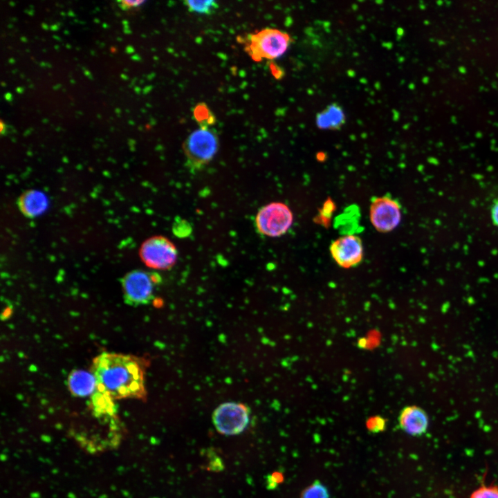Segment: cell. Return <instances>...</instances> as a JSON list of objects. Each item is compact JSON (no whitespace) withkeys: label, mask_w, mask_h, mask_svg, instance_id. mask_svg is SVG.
<instances>
[{"label":"cell","mask_w":498,"mask_h":498,"mask_svg":"<svg viewBox=\"0 0 498 498\" xmlns=\"http://www.w3.org/2000/svg\"><path fill=\"white\" fill-rule=\"evenodd\" d=\"M149 363L142 357L104 352L93 361L98 391L113 400L137 398L145 400V373Z\"/></svg>","instance_id":"cell-1"},{"label":"cell","mask_w":498,"mask_h":498,"mask_svg":"<svg viewBox=\"0 0 498 498\" xmlns=\"http://www.w3.org/2000/svg\"><path fill=\"white\" fill-rule=\"evenodd\" d=\"M219 148L216 133L201 128L191 133L183 144L187 165L192 171L203 169L214 158Z\"/></svg>","instance_id":"cell-2"},{"label":"cell","mask_w":498,"mask_h":498,"mask_svg":"<svg viewBox=\"0 0 498 498\" xmlns=\"http://www.w3.org/2000/svg\"><path fill=\"white\" fill-rule=\"evenodd\" d=\"M160 282V276L156 273L140 270L129 272L122 279L125 303L132 306L149 304Z\"/></svg>","instance_id":"cell-3"},{"label":"cell","mask_w":498,"mask_h":498,"mask_svg":"<svg viewBox=\"0 0 498 498\" xmlns=\"http://www.w3.org/2000/svg\"><path fill=\"white\" fill-rule=\"evenodd\" d=\"M290 40L289 35L285 32L266 28L250 36L249 44L246 49L255 62L263 59H273L286 52Z\"/></svg>","instance_id":"cell-4"},{"label":"cell","mask_w":498,"mask_h":498,"mask_svg":"<svg viewBox=\"0 0 498 498\" xmlns=\"http://www.w3.org/2000/svg\"><path fill=\"white\" fill-rule=\"evenodd\" d=\"M293 221L292 211L281 202H273L262 207L255 219L258 231L270 237L284 234L292 225Z\"/></svg>","instance_id":"cell-5"},{"label":"cell","mask_w":498,"mask_h":498,"mask_svg":"<svg viewBox=\"0 0 498 498\" xmlns=\"http://www.w3.org/2000/svg\"><path fill=\"white\" fill-rule=\"evenodd\" d=\"M250 409L243 403L228 402L219 405L212 414L216 430L226 436L237 435L247 427Z\"/></svg>","instance_id":"cell-6"},{"label":"cell","mask_w":498,"mask_h":498,"mask_svg":"<svg viewBox=\"0 0 498 498\" xmlns=\"http://www.w3.org/2000/svg\"><path fill=\"white\" fill-rule=\"evenodd\" d=\"M401 217V205L398 200L389 195L371 200L369 219L377 231L386 233L394 230L400 224Z\"/></svg>","instance_id":"cell-7"},{"label":"cell","mask_w":498,"mask_h":498,"mask_svg":"<svg viewBox=\"0 0 498 498\" xmlns=\"http://www.w3.org/2000/svg\"><path fill=\"white\" fill-rule=\"evenodd\" d=\"M140 254L147 266L161 270L173 266L178 255L174 245L163 237H152L145 241Z\"/></svg>","instance_id":"cell-8"},{"label":"cell","mask_w":498,"mask_h":498,"mask_svg":"<svg viewBox=\"0 0 498 498\" xmlns=\"http://www.w3.org/2000/svg\"><path fill=\"white\" fill-rule=\"evenodd\" d=\"M329 251L333 259L343 268L358 266L364 255L362 241L356 234H347L333 240Z\"/></svg>","instance_id":"cell-9"},{"label":"cell","mask_w":498,"mask_h":498,"mask_svg":"<svg viewBox=\"0 0 498 498\" xmlns=\"http://www.w3.org/2000/svg\"><path fill=\"white\" fill-rule=\"evenodd\" d=\"M400 427L411 436H421L425 433L429 418L423 409L416 405L406 406L398 416Z\"/></svg>","instance_id":"cell-10"},{"label":"cell","mask_w":498,"mask_h":498,"mask_svg":"<svg viewBox=\"0 0 498 498\" xmlns=\"http://www.w3.org/2000/svg\"><path fill=\"white\" fill-rule=\"evenodd\" d=\"M67 385L71 393L77 397L92 396L97 388L93 373L84 370L71 371L68 377Z\"/></svg>","instance_id":"cell-11"},{"label":"cell","mask_w":498,"mask_h":498,"mask_svg":"<svg viewBox=\"0 0 498 498\" xmlns=\"http://www.w3.org/2000/svg\"><path fill=\"white\" fill-rule=\"evenodd\" d=\"M47 204L46 196L36 190H29L24 193L18 201L20 210L28 217L41 214L46 209Z\"/></svg>","instance_id":"cell-12"},{"label":"cell","mask_w":498,"mask_h":498,"mask_svg":"<svg viewBox=\"0 0 498 498\" xmlns=\"http://www.w3.org/2000/svg\"><path fill=\"white\" fill-rule=\"evenodd\" d=\"M344 121L342 110L338 105L332 104L317 116L318 127L322 129H338Z\"/></svg>","instance_id":"cell-13"},{"label":"cell","mask_w":498,"mask_h":498,"mask_svg":"<svg viewBox=\"0 0 498 498\" xmlns=\"http://www.w3.org/2000/svg\"><path fill=\"white\" fill-rule=\"evenodd\" d=\"M91 403L93 411L97 414H111L115 411L113 399L98 390L91 396Z\"/></svg>","instance_id":"cell-14"},{"label":"cell","mask_w":498,"mask_h":498,"mask_svg":"<svg viewBox=\"0 0 498 498\" xmlns=\"http://www.w3.org/2000/svg\"><path fill=\"white\" fill-rule=\"evenodd\" d=\"M194 118L201 128H208L215 122V117L205 103H199L194 107Z\"/></svg>","instance_id":"cell-15"},{"label":"cell","mask_w":498,"mask_h":498,"mask_svg":"<svg viewBox=\"0 0 498 498\" xmlns=\"http://www.w3.org/2000/svg\"><path fill=\"white\" fill-rule=\"evenodd\" d=\"M184 3L190 11L205 15H211L215 12L219 7L216 2L212 0L185 1Z\"/></svg>","instance_id":"cell-16"},{"label":"cell","mask_w":498,"mask_h":498,"mask_svg":"<svg viewBox=\"0 0 498 498\" xmlns=\"http://www.w3.org/2000/svg\"><path fill=\"white\" fill-rule=\"evenodd\" d=\"M299 498H330L327 488L319 480H315L301 493Z\"/></svg>","instance_id":"cell-17"},{"label":"cell","mask_w":498,"mask_h":498,"mask_svg":"<svg viewBox=\"0 0 498 498\" xmlns=\"http://www.w3.org/2000/svg\"><path fill=\"white\" fill-rule=\"evenodd\" d=\"M386 425V419L379 415L370 416L366 421V427L371 434H377L385 431Z\"/></svg>","instance_id":"cell-18"},{"label":"cell","mask_w":498,"mask_h":498,"mask_svg":"<svg viewBox=\"0 0 498 498\" xmlns=\"http://www.w3.org/2000/svg\"><path fill=\"white\" fill-rule=\"evenodd\" d=\"M470 498H498V486L482 485L472 493Z\"/></svg>","instance_id":"cell-19"},{"label":"cell","mask_w":498,"mask_h":498,"mask_svg":"<svg viewBox=\"0 0 498 498\" xmlns=\"http://www.w3.org/2000/svg\"><path fill=\"white\" fill-rule=\"evenodd\" d=\"M172 231L178 237H186L192 232V228L188 221L177 219L173 224Z\"/></svg>","instance_id":"cell-20"},{"label":"cell","mask_w":498,"mask_h":498,"mask_svg":"<svg viewBox=\"0 0 498 498\" xmlns=\"http://www.w3.org/2000/svg\"><path fill=\"white\" fill-rule=\"evenodd\" d=\"M283 480V476L279 472H274L268 477V487L270 489L275 488Z\"/></svg>","instance_id":"cell-21"},{"label":"cell","mask_w":498,"mask_h":498,"mask_svg":"<svg viewBox=\"0 0 498 498\" xmlns=\"http://www.w3.org/2000/svg\"><path fill=\"white\" fill-rule=\"evenodd\" d=\"M490 212L492 221L495 226L498 227V198L494 201Z\"/></svg>","instance_id":"cell-22"},{"label":"cell","mask_w":498,"mask_h":498,"mask_svg":"<svg viewBox=\"0 0 498 498\" xmlns=\"http://www.w3.org/2000/svg\"><path fill=\"white\" fill-rule=\"evenodd\" d=\"M123 3L130 7H138L141 4L144 3L145 1H122Z\"/></svg>","instance_id":"cell-23"},{"label":"cell","mask_w":498,"mask_h":498,"mask_svg":"<svg viewBox=\"0 0 498 498\" xmlns=\"http://www.w3.org/2000/svg\"><path fill=\"white\" fill-rule=\"evenodd\" d=\"M125 51H126L127 53L130 54V53H132L134 51V50H133V48H132V46H128L126 47Z\"/></svg>","instance_id":"cell-24"},{"label":"cell","mask_w":498,"mask_h":498,"mask_svg":"<svg viewBox=\"0 0 498 498\" xmlns=\"http://www.w3.org/2000/svg\"><path fill=\"white\" fill-rule=\"evenodd\" d=\"M5 98L8 101L12 100V94L10 93H6L4 95Z\"/></svg>","instance_id":"cell-25"},{"label":"cell","mask_w":498,"mask_h":498,"mask_svg":"<svg viewBox=\"0 0 498 498\" xmlns=\"http://www.w3.org/2000/svg\"><path fill=\"white\" fill-rule=\"evenodd\" d=\"M120 7L124 10L129 9V7L128 6H127L126 4L123 3L122 1L121 3V4L120 5Z\"/></svg>","instance_id":"cell-26"},{"label":"cell","mask_w":498,"mask_h":498,"mask_svg":"<svg viewBox=\"0 0 498 498\" xmlns=\"http://www.w3.org/2000/svg\"><path fill=\"white\" fill-rule=\"evenodd\" d=\"M59 27L57 26V24H53L50 26V29L51 30H58Z\"/></svg>","instance_id":"cell-27"},{"label":"cell","mask_w":498,"mask_h":498,"mask_svg":"<svg viewBox=\"0 0 498 498\" xmlns=\"http://www.w3.org/2000/svg\"><path fill=\"white\" fill-rule=\"evenodd\" d=\"M84 74H85L86 76H87V77H89L90 79H92L91 75V73H90L89 71H84Z\"/></svg>","instance_id":"cell-28"},{"label":"cell","mask_w":498,"mask_h":498,"mask_svg":"<svg viewBox=\"0 0 498 498\" xmlns=\"http://www.w3.org/2000/svg\"><path fill=\"white\" fill-rule=\"evenodd\" d=\"M42 28H43L44 29H45V30L48 29V26L47 24H45V23H42Z\"/></svg>","instance_id":"cell-29"},{"label":"cell","mask_w":498,"mask_h":498,"mask_svg":"<svg viewBox=\"0 0 498 498\" xmlns=\"http://www.w3.org/2000/svg\"><path fill=\"white\" fill-rule=\"evenodd\" d=\"M120 77H121V78H122L123 80H127V79H128L127 76L126 75H124V74H121V75H120Z\"/></svg>","instance_id":"cell-30"},{"label":"cell","mask_w":498,"mask_h":498,"mask_svg":"<svg viewBox=\"0 0 498 498\" xmlns=\"http://www.w3.org/2000/svg\"><path fill=\"white\" fill-rule=\"evenodd\" d=\"M16 91H17L18 93H21L23 92L22 88H20V87H18V88L16 89Z\"/></svg>","instance_id":"cell-31"},{"label":"cell","mask_w":498,"mask_h":498,"mask_svg":"<svg viewBox=\"0 0 498 498\" xmlns=\"http://www.w3.org/2000/svg\"><path fill=\"white\" fill-rule=\"evenodd\" d=\"M68 15L69 16L75 17L74 12H73V11H71V10H70V11L68 12Z\"/></svg>","instance_id":"cell-32"},{"label":"cell","mask_w":498,"mask_h":498,"mask_svg":"<svg viewBox=\"0 0 498 498\" xmlns=\"http://www.w3.org/2000/svg\"><path fill=\"white\" fill-rule=\"evenodd\" d=\"M122 23L124 25V26H128V21L127 20H123Z\"/></svg>","instance_id":"cell-33"},{"label":"cell","mask_w":498,"mask_h":498,"mask_svg":"<svg viewBox=\"0 0 498 498\" xmlns=\"http://www.w3.org/2000/svg\"><path fill=\"white\" fill-rule=\"evenodd\" d=\"M124 32L125 33H127V34H130V33H131V30H130L129 28H128V29H124Z\"/></svg>","instance_id":"cell-34"},{"label":"cell","mask_w":498,"mask_h":498,"mask_svg":"<svg viewBox=\"0 0 498 498\" xmlns=\"http://www.w3.org/2000/svg\"><path fill=\"white\" fill-rule=\"evenodd\" d=\"M53 37L55 38V39H56L58 40V41H60V40H61L60 37H58V36H57V35H53Z\"/></svg>","instance_id":"cell-35"},{"label":"cell","mask_w":498,"mask_h":498,"mask_svg":"<svg viewBox=\"0 0 498 498\" xmlns=\"http://www.w3.org/2000/svg\"><path fill=\"white\" fill-rule=\"evenodd\" d=\"M9 62L13 64L15 62L14 59H12V58L10 59Z\"/></svg>","instance_id":"cell-36"},{"label":"cell","mask_w":498,"mask_h":498,"mask_svg":"<svg viewBox=\"0 0 498 498\" xmlns=\"http://www.w3.org/2000/svg\"><path fill=\"white\" fill-rule=\"evenodd\" d=\"M102 26H103L104 28H107L108 26H107V24H102Z\"/></svg>","instance_id":"cell-37"},{"label":"cell","mask_w":498,"mask_h":498,"mask_svg":"<svg viewBox=\"0 0 498 498\" xmlns=\"http://www.w3.org/2000/svg\"><path fill=\"white\" fill-rule=\"evenodd\" d=\"M21 41H24V42L27 41V39L25 37H21Z\"/></svg>","instance_id":"cell-38"},{"label":"cell","mask_w":498,"mask_h":498,"mask_svg":"<svg viewBox=\"0 0 498 498\" xmlns=\"http://www.w3.org/2000/svg\"><path fill=\"white\" fill-rule=\"evenodd\" d=\"M94 21H96V23H99V22H100V20L98 19H94Z\"/></svg>","instance_id":"cell-39"},{"label":"cell","mask_w":498,"mask_h":498,"mask_svg":"<svg viewBox=\"0 0 498 498\" xmlns=\"http://www.w3.org/2000/svg\"><path fill=\"white\" fill-rule=\"evenodd\" d=\"M116 112H117V113H120V109H116Z\"/></svg>","instance_id":"cell-40"},{"label":"cell","mask_w":498,"mask_h":498,"mask_svg":"<svg viewBox=\"0 0 498 498\" xmlns=\"http://www.w3.org/2000/svg\"><path fill=\"white\" fill-rule=\"evenodd\" d=\"M64 34H67V35L68 34V30H64Z\"/></svg>","instance_id":"cell-41"},{"label":"cell","mask_w":498,"mask_h":498,"mask_svg":"<svg viewBox=\"0 0 498 498\" xmlns=\"http://www.w3.org/2000/svg\"><path fill=\"white\" fill-rule=\"evenodd\" d=\"M10 4L12 5V6L15 5V3L13 2H10Z\"/></svg>","instance_id":"cell-42"},{"label":"cell","mask_w":498,"mask_h":498,"mask_svg":"<svg viewBox=\"0 0 498 498\" xmlns=\"http://www.w3.org/2000/svg\"><path fill=\"white\" fill-rule=\"evenodd\" d=\"M55 48L58 49V46H55Z\"/></svg>","instance_id":"cell-43"},{"label":"cell","mask_w":498,"mask_h":498,"mask_svg":"<svg viewBox=\"0 0 498 498\" xmlns=\"http://www.w3.org/2000/svg\"><path fill=\"white\" fill-rule=\"evenodd\" d=\"M118 41H120V40H121V39H120V38H118Z\"/></svg>","instance_id":"cell-44"}]
</instances>
